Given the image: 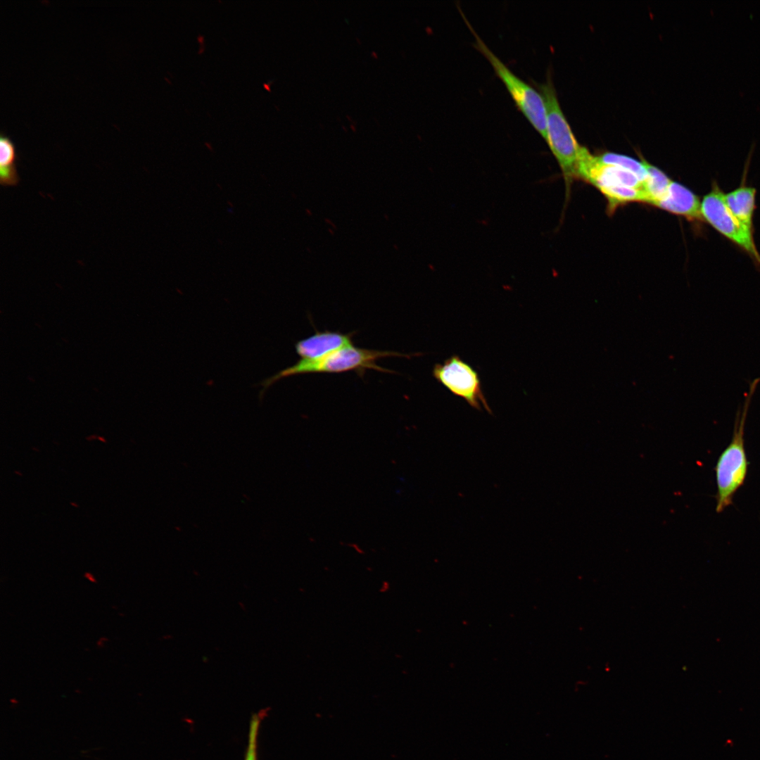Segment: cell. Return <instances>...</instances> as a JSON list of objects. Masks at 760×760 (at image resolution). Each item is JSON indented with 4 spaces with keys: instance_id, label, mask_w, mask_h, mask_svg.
Here are the masks:
<instances>
[{
    "instance_id": "cell-1",
    "label": "cell",
    "mask_w": 760,
    "mask_h": 760,
    "mask_svg": "<svg viewBox=\"0 0 760 760\" xmlns=\"http://www.w3.org/2000/svg\"><path fill=\"white\" fill-rule=\"evenodd\" d=\"M544 99L546 110V140L561 168L569 196L573 180L578 179V170L586 148L581 146L562 110L552 82L536 84Z\"/></svg>"
},
{
    "instance_id": "cell-2",
    "label": "cell",
    "mask_w": 760,
    "mask_h": 760,
    "mask_svg": "<svg viewBox=\"0 0 760 760\" xmlns=\"http://www.w3.org/2000/svg\"><path fill=\"white\" fill-rule=\"evenodd\" d=\"M393 356L410 357V354H403L391 350L361 348L353 345L317 360H300L295 365L262 381L261 382L262 389L260 395H263L265 391L276 381L296 374L310 373L334 374L352 371L362 377L367 369L393 373V371L380 367L376 362L379 359Z\"/></svg>"
},
{
    "instance_id": "cell-3",
    "label": "cell",
    "mask_w": 760,
    "mask_h": 760,
    "mask_svg": "<svg viewBox=\"0 0 760 760\" xmlns=\"http://www.w3.org/2000/svg\"><path fill=\"white\" fill-rule=\"evenodd\" d=\"M759 381L757 378L749 384V391L741 416L740 411L737 412L732 440L720 455L715 466L717 513L732 505L735 493L746 479L749 463L745 448V425L751 399Z\"/></svg>"
},
{
    "instance_id": "cell-4",
    "label": "cell",
    "mask_w": 760,
    "mask_h": 760,
    "mask_svg": "<svg viewBox=\"0 0 760 760\" xmlns=\"http://www.w3.org/2000/svg\"><path fill=\"white\" fill-rule=\"evenodd\" d=\"M463 16L476 38L474 46L488 58L496 74L505 84L519 108L545 139L547 110L543 95L540 91L512 72L487 46L470 25L464 15Z\"/></svg>"
},
{
    "instance_id": "cell-5",
    "label": "cell",
    "mask_w": 760,
    "mask_h": 760,
    "mask_svg": "<svg viewBox=\"0 0 760 760\" xmlns=\"http://www.w3.org/2000/svg\"><path fill=\"white\" fill-rule=\"evenodd\" d=\"M724 194L716 182L701 202L702 220L721 235L747 253L760 267L759 253L753 236V228L740 221L729 210Z\"/></svg>"
},
{
    "instance_id": "cell-6",
    "label": "cell",
    "mask_w": 760,
    "mask_h": 760,
    "mask_svg": "<svg viewBox=\"0 0 760 760\" xmlns=\"http://www.w3.org/2000/svg\"><path fill=\"white\" fill-rule=\"evenodd\" d=\"M433 376L452 393L465 400L471 407L481 410L483 407L491 413L478 373L459 356L452 355L443 364H436Z\"/></svg>"
},
{
    "instance_id": "cell-7",
    "label": "cell",
    "mask_w": 760,
    "mask_h": 760,
    "mask_svg": "<svg viewBox=\"0 0 760 760\" xmlns=\"http://www.w3.org/2000/svg\"><path fill=\"white\" fill-rule=\"evenodd\" d=\"M354 333L340 331H317L295 344L296 353L301 360L314 361L322 359L342 348L353 346Z\"/></svg>"
},
{
    "instance_id": "cell-8",
    "label": "cell",
    "mask_w": 760,
    "mask_h": 760,
    "mask_svg": "<svg viewBox=\"0 0 760 760\" xmlns=\"http://www.w3.org/2000/svg\"><path fill=\"white\" fill-rule=\"evenodd\" d=\"M654 205L690 221L702 220L698 196L678 182H671L666 194Z\"/></svg>"
},
{
    "instance_id": "cell-9",
    "label": "cell",
    "mask_w": 760,
    "mask_h": 760,
    "mask_svg": "<svg viewBox=\"0 0 760 760\" xmlns=\"http://www.w3.org/2000/svg\"><path fill=\"white\" fill-rule=\"evenodd\" d=\"M755 198L756 189L745 184L724 194L725 202L730 212L742 223L752 228Z\"/></svg>"
},
{
    "instance_id": "cell-10",
    "label": "cell",
    "mask_w": 760,
    "mask_h": 760,
    "mask_svg": "<svg viewBox=\"0 0 760 760\" xmlns=\"http://www.w3.org/2000/svg\"><path fill=\"white\" fill-rule=\"evenodd\" d=\"M17 153L13 141L0 134V184L2 186L18 184L20 177L16 166Z\"/></svg>"
},
{
    "instance_id": "cell-11",
    "label": "cell",
    "mask_w": 760,
    "mask_h": 760,
    "mask_svg": "<svg viewBox=\"0 0 760 760\" xmlns=\"http://www.w3.org/2000/svg\"><path fill=\"white\" fill-rule=\"evenodd\" d=\"M642 161L647 172L642 186L645 203L654 205L666 194L672 180L658 167L645 160Z\"/></svg>"
},
{
    "instance_id": "cell-12",
    "label": "cell",
    "mask_w": 760,
    "mask_h": 760,
    "mask_svg": "<svg viewBox=\"0 0 760 760\" xmlns=\"http://www.w3.org/2000/svg\"><path fill=\"white\" fill-rule=\"evenodd\" d=\"M596 157L602 164L617 166L634 173L642 182L646 177V169L642 161L612 152H606Z\"/></svg>"
},
{
    "instance_id": "cell-13",
    "label": "cell",
    "mask_w": 760,
    "mask_h": 760,
    "mask_svg": "<svg viewBox=\"0 0 760 760\" xmlns=\"http://www.w3.org/2000/svg\"><path fill=\"white\" fill-rule=\"evenodd\" d=\"M263 714L261 712L254 714L252 716V719L250 723L249 729V738L248 746L246 755L245 760H257L256 759V745H257V735L259 728V724L261 721Z\"/></svg>"
}]
</instances>
